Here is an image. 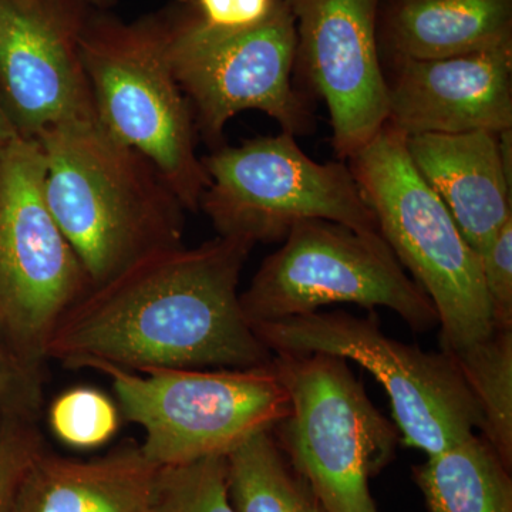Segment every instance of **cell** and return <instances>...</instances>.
Wrapping results in <instances>:
<instances>
[{
  "label": "cell",
  "instance_id": "cell-1",
  "mask_svg": "<svg viewBox=\"0 0 512 512\" xmlns=\"http://www.w3.org/2000/svg\"><path fill=\"white\" fill-rule=\"evenodd\" d=\"M254 248L220 237L158 252L70 309L47 359L67 369H254L274 360L242 311L239 278Z\"/></svg>",
  "mask_w": 512,
  "mask_h": 512
},
{
  "label": "cell",
  "instance_id": "cell-2",
  "mask_svg": "<svg viewBox=\"0 0 512 512\" xmlns=\"http://www.w3.org/2000/svg\"><path fill=\"white\" fill-rule=\"evenodd\" d=\"M35 140L45 195L92 288L148 256L183 247L185 208L156 167L93 119L66 121Z\"/></svg>",
  "mask_w": 512,
  "mask_h": 512
},
{
  "label": "cell",
  "instance_id": "cell-3",
  "mask_svg": "<svg viewBox=\"0 0 512 512\" xmlns=\"http://www.w3.org/2000/svg\"><path fill=\"white\" fill-rule=\"evenodd\" d=\"M170 47V6L133 22L94 9L80 42L97 123L146 157L185 210L197 211L208 177Z\"/></svg>",
  "mask_w": 512,
  "mask_h": 512
},
{
  "label": "cell",
  "instance_id": "cell-4",
  "mask_svg": "<svg viewBox=\"0 0 512 512\" xmlns=\"http://www.w3.org/2000/svg\"><path fill=\"white\" fill-rule=\"evenodd\" d=\"M349 163L384 241L436 308L440 350L456 353L490 338L480 256L417 173L406 137L386 123Z\"/></svg>",
  "mask_w": 512,
  "mask_h": 512
},
{
  "label": "cell",
  "instance_id": "cell-5",
  "mask_svg": "<svg viewBox=\"0 0 512 512\" xmlns=\"http://www.w3.org/2000/svg\"><path fill=\"white\" fill-rule=\"evenodd\" d=\"M291 410L271 430L326 512H379L370 478L396 454L400 434L343 357L274 355Z\"/></svg>",
  "mask_w": 512,
  "mask_h": 512
},
{
  "label": "cell",
  "instance_id": "cell-6",
  "mask_svg": "<svg viewBox=\"0 0 512 512\" xmlns=\"http://www.w3.org/2000/svg\"><path fill=\"white\" fill-rule=\"evenodd\" d=\"M252 329L272 355L325 353L365 367L389 396L402 443L427 457L481 430L480 410L453 357L390 338L376 313L315 312Z\"/></svg>",
  "mask_w": 512,
  "mask_h": 512
},
{
  "label": "cell",
  "instance_id": "cell-7",
  "mask_svg": "<svg viewBox=\"0 0 512 512\" xmlns=\"http://www.w3.org/2000/svg\"><path fill=\"white\" fill-rule=\"evenodd\" d=\"M111 380L121 416L144 431L141 450L157 467L225 457L291 410L272 367L156 369L99 366Z\"/></svg>",
  "mask_w": 512,
  "mask_h": 512
},
{
  "label": "cell",
  "instance_id": "cell-8",
  "mask_svg": "<svg viewBox=\"0 0 512 512\" xmlns=\"http://www.w3.org/2000/svg\"><path fill=\"white\" fill-rule=\"evenodd\" d=\"M239 299L251 326L309 315L333 303H355L369 311L390 309L414 332L439 328L433 302L382 234L325 220L298 222Z\"/></svg>",
  "mask_w": 512,
  "mask_h": 512
},
{
  "label": "cell",
  "instance_id": "cell-9",
  "mask_svg": "<svg viewBox=\"0 0 512 512\" xmlns=\"http://www.w3.org/2000/svg\"><path fill=\"white\" fill-rule=\"evenodd\" d=\"M201 161L208 185L200 210L220 237L272 244L308 220L380 234L348 165L316 163L284 131L221 146Z\"/></svg>",
  "mask_w": 512,
  "mask_h": 512
},
{
  "label": "cell",
  "instance_id": "cell-10",
  "mask_svg": "<svg viewBox=\"0 0 512 512\" xmlns=\"http://www.w3.org/2000/svg\"><path fill=\"white\" fill-rule=\"evenodd\" d=\"M45 174L35 138L0 146V326L42 375L57 325L92 289L47 205Z\"/></svg>",
  "mask_w": 512,
  "mask_h": 512
},
{
  "label": "cell",
  "instance_id": "cell-11",
  "mask_svg": "<svg viewBox=\"0 0 512 512\" xmlns=\"http://www.w3.org/2000/svg\"><path fill=\"white\" fill-rule=\"evenodd\" d=\"M171 10V63L190 101L198 136L217 150L225 126L245 110H259L281 124L284 133L312 130L308 100L293 87L296 26L282 0L258 28L214 32L201 25L191 0H175Z\"/></svg>",
  "mask_w": 512,
  "mask_h": 512
},
{
  "label": "cell",
  "instance_id": "cell-12",
  "mask_svg": "<svg viewBox=\"0 0 512 512\" xmlns=\"http://www.w3.org/2000/svg\"><path fill=\"white\" fill-rule=\"evenodd\" d=\"M94 9L87 0H0V104L19 137L96 117L80 50Z\"/></svg>",
  "mask_w": 512,
  "mask_h": 512
},
{
  "label": "cell",
  "instance_id": "cell-13",
  "mask_svg": "<svg viewBox=\"0 0 512 512\" xmlns=\"http://www.w3.org/2000/svg\"><path fill=\"white\" fill-rule=\"evenodd\" d=\"M286 3L295 18V67L328 104L333 148L349 160L389 119L377 43L380 0Z\"/></svg>",
  "mask_w": 512,
  "mask_h": 512
},
{
  "label": "cell",
  "instance_id": "cell-14",
  "mask_svg": "<svg viewBox=\"0 0 512 512\" xmlns=\"http://www.w3.org/2000/svg\"><path fill=\"white\" fill-rule=\"evenodd\" d=\"M387 123L404 137L512 128V47L441 60H387Z\"/></svg>",
  "mask_w": 512,
  "mask_h": 512
},
{
  "label": "cell",
  "instance_id": "cell-15",
  "mask_svg": "<svg viewBox=\"0 0 512 512\" xmlns=\"http://www.w3.org/2000/svg\"><path fill=\"white\" fill-rule=\"evenodd\" d=\"M406 148L417 173L481 258L512 218V180L505 174L498 134H420L406 137Z\"/></svg>",
  "mask_w": 512,
  "mask_h": 512
},
{
  "label": "cell",
  "instance_id": "cell-16",
  "mask_svg": "<svg viewBox=\"0 0 512 512\" xmlns=\"http://www.w3.org/2000/svg\"><path fill=\"white\" fill-rule=\"evenodd\" d=\"M377 43L386 62L512 47V0H380Z\"/></svg>",
  "mask_w": 512,
  "mask_h": 512
},
{
  "label": "cell",
  "instance_id": "cell-17",
  "mask_svg": "<svg viewBox=\"0 0 512 512\" xmlns=\"http://www.w3.org/2000/svg\"><path fill=\"white\" fill-rule=\"evenodd\" d=\"M158 471L134 441L86 461L47 450L30 470L15 512H148Z\"/></svg>",
  "mask_w": 512,
  "mask_h": 512
},
{
  "label": "cell",
  "instance_id": "cell-18",
  "mask_svg": "<svg viewBox=\"0 0 512 512\" xmlns=\"http://www.w3.org/2000/svg\"><path fill=\"white\" fill-rule=\"evenodd\" d=\"M430 512H512L511 470L473 434L414 467Z\"/></svg>",
  "mask_w": 512,
  "mask_h": 512
},
{
  "label": "cell",
  "instance_id": "cell-19",
  "mask_svg": "<svg viewBox=\"0 0 512 512\" xmlns=\"http://www.w3.org/2000/svg\"><path fill=\"white\" fill-rule=\"evenodd\" d=\"M225 460L228 497L235 511L326 512L271 431L255 434Z\"/></svg>",
  "mask_w": 512,
  "mask_h": 512
},
{
  "label": "cell",
  "instance_id": "cell-20",
  "mask_svg": "<svg viewBox=\"0 0 512 512\" xmlns=\"http://www.w3.org/2000/svg\"><path fill=\"white\" fill-rule=\"evenodd\" d=\"M473 394L481 414L480 436L512 468V330L448 353Z\"/></svg>",
  "mask_w": 512,
  "mask_h": 512
},
{
  "label": "cell",
  "instance_id": "cell-21",
  "mask_svg": "<svg viewBox=\"0 0 512 512\" xmlns=\"http://www.w3.org/2000/svg\"><path fill=\"white\" fill-rule=\"evenodd\" d=\"M148 512H237L228 497L225 457L160 468Z\"/></svg>",
  "mask_w": 512,
  "mask_h": 512
},
{
  "label": "cell",
  "instance_id": "cell-22",
  "mask_svg": "<svg viewBox=\"0 0 512 512\" xmlns=\"http://www.w3.org/2000/svg\"><path fill=\"white\" fill-rule=\"evenodd\" d=\"M120 423L119 404L94 387H72L50 404L53 436L77 450H92L109 443L119 433Z\"/></svg>",
  "mask_w": 512,
  "mask_h": 512
},
{
  "label": "cell",
  "instance_id": "cell-23",
  "mask_svg": "<svg viewBox=\"0 0 512 512\" xmlns=\"http://www.w3.org/2000/svg\"><path fill=\"white\" fill-rule=\"evenodd\" d=\"M40 414L0 416V512H15L30 470L47 451Z\"/></svg>",
  "mask_w": 512,
  "mask_h": 512
},
{
  "label": "cell",
  "instance_id": "cell-24",
  "mask_svg": "<svg viewBox=\"0 0 512 512\" xmlns=\"http://www.w3.org/2000/svg\"><path fill=\"white\" fill-rule=\"evenodd\" d=\"M43 379L22 359L0 326V416L42 412Z\"/></svg>",
  "mask_w": 512,
  "mask_h": 512
},
{
  "label": "cell",
  "instance_id": "cell-25",
  "mask_svg": "<svg viewBox=\"0 0 512 512\" xmlns=\"http://www.w3.org/2000/svg\"><path fill=\"white\" fill-rule=\"evenodd\" d=\"M480 259L494 330H512V218Z\"/></svg>",
  "mask_w": 512,
  "mask_h": 512
},
{
  "label": "cell",
  "instance_id": "cell-26",
  "mask_svg": "<svg viewBox=\"0 0 512 512\" xmlns=\"http://www.w3.org/2000/svg\"><path fill=\"white\" fill-rule=\"evenodd\" d=\"M282 0H191L205 28L220 33H239L258 28L272 18Z\"/></svg>",
  "mask_w": 512,
  "mask_h": 512
},
{
  "label": "cell",
  "instance_id": "cell-27",
  "mask_svg": "<svg viewBox=\"0 0 512 512\" xmlns=\"http://www.w3.org/2000/svg\"><path fill=\"white\" fill-rule=\"evenodd\" d=\"M16 136H18V134H16L13 127L10 126L8 117H6L5 111L2 109V104H0V146L8 143L9 140H12V138Z\"/></svg>",
  "mask_w": 512,
  "mask_h": 512
},
{
  "label": "cell",
  "instance_id": "cell-28",
  "mask_svg": "<svg viewBox=\"0 0 512 512\" xmlns=\"http://www.w3.org/2000/svg\"><path fill=\"white\" fill-rule=\"evenodd\" d=\"M93 8L106 10L109 9L110 6H113L117 0H87Z\"/></svg>",
  "mask_w": 512,
  "mask_h": 512
}]
</instances>
